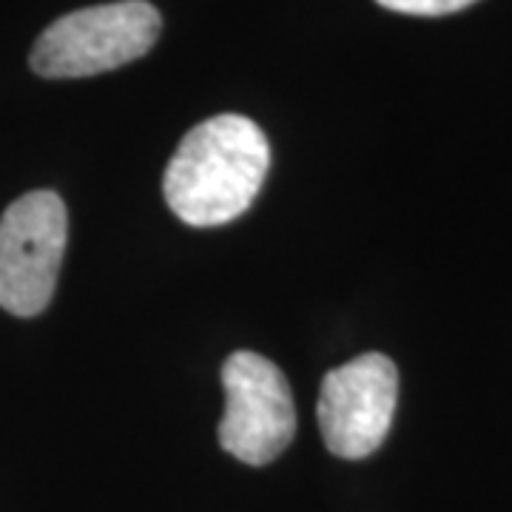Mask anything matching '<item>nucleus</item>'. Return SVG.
<instances>
[{"label": "nucleus", "mask_w": 512, "mask_h": 512, "mask_svg": "<svg viewBox=\"0 0 512 512\" xmlns=\"http://www.w3.org/2000/svg\"><path fill=\"white\" fill-rule=\"evenodd\" d=\"M271 148L254 120L217 114L183 137L168 160V208L194 228H217L242 217L268 177Z\"/></svg>", "instance_id": "obj_1"}, {"label": "nucleus", "mask_w": 512, "mask_h": 512, "mask_svg": "<svg viewBox=\"0 0 512 512\" xmlns=\"http://www.w3.org/2000/svg\"><path fill=\"white\" fill-rule=\"evenodd\" d=\"M163 29L160 12L146 0H120L55 20L32 49L40 77L69 80L120 69L151 52Z\"/></svg>", "instance_id": "obj_2"}, {"label": "nucleus", "mask_w": 512, "mask_h": 512, "mask_svg": "<svg viewBox=\"0 0 512 512\" xmlns=\"http://www.w3.org/2000/svg\"><path fill=\"white\" fill-rule=\"evenodd\" d=\"M69 217L55 191H32L0 217V308L37 316L52 302Z\"/></svg>", "instance_id": "obj_3"}, {"label": "nucleus", "mask_w": 512, "mask_h": 512, "mask_svg": "<svg viewBox=\"0 0 512 512\" xmlns=\"http://www.w3.org/2000/svg\"><path fill=\"white\" fill-rule=\"evenodd\" d=\"M222 387V450L251 467L271 464L285 453L296 433V407L288 379L271 359L239 350L222 365Z\"/></svg>", "instance_id": "obj_4"}, {"label": "nucleus", "mask_w": 512, "mask_h": 512, "mask_svg": "<svg viewBox=\"0 0 512 512\" xmlns=\"http://www.w3.org/2000/svg\"><path fill=\"white\" fill-rule=\"evenodd\" d=\"M399 402V370L382 353H365L330 370L319 390V427L333 456L367 458L390 433Z\"/></svg>", "instance_id": "obj_5"}, {"label": "nucleus", "mask_w": 512, "mask_h": 512, "mask_svg": "<svg viewBox=\"0 0 512 512\" xmlns=\"http://www.w3.org/2000/svg\"><path fill=\"white\" fill-rule=\"evenodd\" d=\"M384 9L402 12V15H421V18H439L453 15L458 9H467L476 0H376Z\"/></svg>", "instance_id": "obj_6"}]
</instances>
